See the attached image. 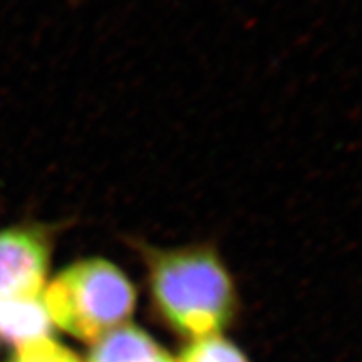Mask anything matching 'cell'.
<instances>
[{
	"instance_id": "cell-1",
	"label": "cell",
	"mask_w": 362,
	"mask_h": 362,
	"mask_svg": "<svg viewBox=\"0 0 362 362\" xmlns=\"http://www.w3.org/2000/svg\"><path fill=\"white\" fill-rule=\"evenodd\" d=\"M146 270L153 309L171 330L192 339L216 336L232 324L238 292L211 243L155 247L131 240Z\"/></svg>"
},
{
	"instance_id": "cell-2",
	"label": "cell",
	"mask_w": 362,
	"mask_h": 362,
	"mask_svg": "<svg viewBox=\"0 0 362 362\" xmlns=\"http://www.w3.org/2000/svg\"><path fill=\"white\" fill-rule=\"evenodd\" d=\"M42 300L54 327L94 342L128 322L136 307V288L111 260L88 257L72 262L45 284Z\"/></svg>"
},
{
	"instance_id": "cell-3",
	"label": "cell",
	"mask_w": 362,
	"mask_h": 362,
	"mask_svg": "<svg viewBox=\"0 0 362 362\" xmlns=\"http://www.w3.org/2000/svg\"><path fill=\"white\" fill-rule=\"evenodd\" d=\"M59 230L44 221L0 230V300L44 292Z\"/></svg>"
},
{
	"instance_id": "cell-4",
	"label": "cell",
	"mask_w": 362,
	"mask_h": 362,
	"mask_svg": "<svg viewBox=\"0 0 362 362\" xmlns=\"http://www.w3.org/2000/svg\"><path fill=\"white\" fill-rule=\"evenodd\" d=\"M54 324L45 309L42 293L0 300V342L16 349L52 336Z\"/></svg>"
},
{
	"instance_id": "cell-5",
	"label": "cell",
	"mask_w": 362,
	"mask_h": 362,
	"mask_svg": "<svg viewBox=\"0 0 362 362\" xmlns=\"http://www.w3.org/2000/svg\"><path fill=\"white\" fill-rule=\"evenodd\" d=\"M88 362H175V359L146 330L124 324L94 341Z\"/></svg>"
},
{
	"instance_id": "cell-6",
	"label": "cell",
	"mask_w": 362,
	"mask_h": 362,
	"mask_svg": "<svg viewBox=\"0 0 362 362\" xmlns=\"http://www.w3.org/2000/svg\"><path fill=\"white\" fill-rule=\"evenodd\" d=\"M178 362H248V359L233 342L216 334L193 339L181 351Z\"/></svg>"
},
{
	"instance_id": "cell-7",
	"label": "cell",
	"mask_w": 362,
	"mask_h": 362,
	"mask_svg": "<svg viewBox=\"0 0 362 362\" xmlns=\"http://www.w3.org/2000/svg\"><path fill=\"white\" fill-rule=\"evenodd\" d=\"M11 362H81L74 352L54 341L42 339L17 349Z\"/></svg>"
}]
</instances>
